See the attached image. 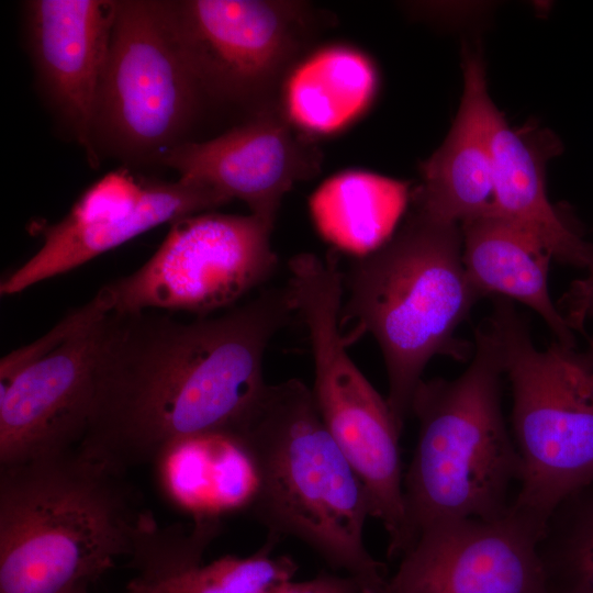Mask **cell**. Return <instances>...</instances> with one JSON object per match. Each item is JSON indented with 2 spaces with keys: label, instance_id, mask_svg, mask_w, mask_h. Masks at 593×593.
<instances>
[{
  "label": "cell",
  "instance_id": "obj_1",
  "mask_svg": "<svg viewBox=\"0 0 593 593\" xmlns=\"http://www.w3.org/2000/svg\"><path fill=\"white\" fill-rule=\"evenodd\" d=\"M293 312L283 287L192 322L149 310L104 314L91 413L78 449L127 473L154 465L179 441L234 434L267 385L266 349Z\"/></svg>",
  "mask_w": 593,
  "mask_h": 593
},
{
  "label": "cell",
  "instance_id": "obj_2",
  "mask_svg": "<svg viewBox=\"0 0 593 593\" xmlns=\"http://www.w3.org/2000/svg\"><path fill=\"white\" fill-rule=\"evenodd\" d=\"M149 512L126 473L74 448L0 466V593H67L132 556Z\"/></svg>",
  "mask_w": 593,
  "mask_h": 593
},
{
  "label": "cell",
  "instance_id": "obj_3",
  "mask_svg": "<svg viewBox=\"0 0 593 593\" xmlns=\"http://www.w3.org/2000/svg\"><path fill=\"white\" fill-rule=\"evenodd\" d=\"M250 458L257 489L248 508L269 538L292 536L362 593H379L387 567L363 542L370 514L366 490L324 424L312 391L300 380L267 384L232 434Z\"/></svg>",
  "mask_w": 593,
  "mask_h": 593
},
{
  "label": "cell",
  "instance_id": "obj_4",
  "mask_svg": "<svg viewBox=\"0 0 593 593\" xmlns=\"http://www.w3.org/2000/svg\"><path fill=\"white\" fill-rule=\"evenodd\" d=\"M344 287L342 335L347 345L363 334L379 344L387 402L402 430L428 361L471 351L456 331L481 298L465 269L460 224L413 209L383 246L351 264Z\"/></svg>",
  "mask_w": 593,
  "mask_h": 593
},
{
  "label": "cell",
  "instance_id": "obj_5",
  "mask_svg": "<svg viewBox=\"0 0 593 593\" xmlns=\"http://www.w3.org/2000/svg\"><path fill=\"white\" fill-rule=\"evenodd\" d=\"M503 374L499 338L486 322L475 332L465 372L418 384L411 405L418 438L403 478L410 549L439 524L508 512L522 460L502 412Z\"/></svg>",
  "mask_w": 593,
  "mask_h": 593
},
{
  "label": "cell",
  "instance_id": "obj_6",
  "mask_svg": "<svg viewBox=\"0 0 593 593\" xmlns=\"http://www.w3.org/2000/svg\"><path fill=\"white\" fill-rule=\"evenodd\" d=\"M490 324L513 393L522 479L511 511L542 533L557 506L593 482V356L552 340L538 350L512 301L495 296Z\"/></svg>",
  "mask_w": 593,
  "mask_h": 593
},
{
  "label": "cell",
  "instance_id": "obj_7",
  "mask_svg": "<svg viewBox=\"0 0 593 593\" xmlns=\"http://www.w3.org/2000/svg\"><path fill=\"white\" fill-rule=\"evenodd\" d=\"M208 99L177 36L168 1L115 0L91 126L99 160L160 163L189 142Z\"/></svg>",
  "mask_w": 593,
  "mask_h": 593
},
{
  "label": "cell",
  "instance_id": "obj_8",
  "mask_svg": "<svg viewBox=\"0 0 593 593\" xmlns=\"http://www.w3.org/2000/svg\"><path fill=\"white\" fill-rule=\"evenodd\" d=\"M295 313L306 325L313 361L312 395L318 413L361 481L370 514L389 536L388 557L410 549L404 506L399 428L387 399L347 353L340 331L343 276L326 265L299 269L290 283Z\"/></svg>",
  "mask_w": 593,
  "mask_h": 593
},
{
  "label": "cell",
  "instance_id": "obj_9",
  "mask_svg": "<svg viewBox=\"0 0 593 593\" xmlns=\"http://www.w3.org/2000/svg\"><path fill=\"white\" fill-rule=\"evenodd\" d=\"M184 55L208 99L248 116L279 104L282 82L321 20L286 0H167Z\"/></svg>",
  "mask_w": 593,
  "mask_h": 593
},
{
  "label": "cell",
  "instance_id": "obj_10",
  "mask_svg": "<svg viewBox=\"0 0 593 593\" xmlns=\"http://www.w3.org/2000/svg\"><path fill=\"white\" fill-rule=\"evenodd\" d=\"M170 225L141 268L98 291L108 313H210L264 284L277 268L273 226L254 214L203 212Z\"/></svg>",
  "mask_w": 593,
  "mask_h": 593
},
{
  "label": "cell",
  "instance_id": "obj_11",
  "mask_svg": "<svg viewBox=\"0 0 593 593\" xmlns=\"http://www.w3.org/2000/svg\"><path fill=\"white\" fill-rule=\"evenodd\" d=\"M231 200L195 181L147 179L126 168L92 183L57 223L41 226L42 246L0 283L12 295L75 269L164 223L210 212Z\"/></svg>",
  "mask_w": 593,
  "mask_h": 593
},
{
  "label": "cell",
  "instance_id": "obj_12",
  "mask_svg": "<svg viewBox=\"0 0 593 593\" xmlns=\"http://www.w3.org/2000/svg\"><path fill=\"white\" fill-rule=\"evenodd\" d=\"M542 534L511 508L439 524L421 534L379 593H549Z\"/></svg>",
  "mask_w": 593,
  "mask_h": 593
},
{
  "label": "cell",
  "instance_id": "obj_13",
  "mask_svg": "<svg viewBox=\"0 0 593 593\" xmlns=\"http://www.w3.org/2000/svg\"><path fill=\"white\" fill-rule=\"evenodd\" d=\"M180 179L206 184L273 226L284 194L321 171L322 152L299 132L280 105L248 116L213 138L186 142L159 163Z\"/></svg>",
  "mask_w": 593,
  "mask_h": 593
},
{
  "label": "cell",
  "instance_id": "obj_14",
  "mask_svg": "<svg viewBox=\"0 0 593 593\" xmlns=\"http://www.w3.org/2000/svg\"><path fill=\"white\" fill-rule=\"evenodd\" d=\"M103 315L0 387V466L79 446L91 413Z\"/></svg>",
  "mask_w": 593,
  "mask_h": 593
},
{
  "label": "cell",
  "instance_id": "obj_15",
  "mask_svg": "<svg viewBox=\"0 0 593 593\" xmlns=\"http://www.w3.org/2000/svg\"><path fill=\"white\" fill-rule=\"evenodd\" d=\"M23 8L27 49L42 96L57 122L96 165L91 126L114 1L32 0Z\"/></svg>",
  "mask_w": 593,
  "mask_h": 593
},
{
  "label": "cell",
  "instance_id": "obj_16",
  "mask_svg": "<svg viewBox=\"0 0 593 593\" xmlns=\"http://www.w3.org/2000/svg\"><path fill=\"white\" fill-rule=\"evenodd\" d=\"M493 200L490 212L541 243L553 259L593 275V245L555 208L546 190V164L561 152L559 139L537 126H510L492 102L488 111Z\"/></svg>",
  "mask_w": 593,
  "mask_h": 593
},
{
  "label": "cell",
  "instance_id": "obj_17",
  "mask_svg": "<svg viewBox=\"0 0 593 593\" xmlns=\"http://www.w3.org/2000/svg\"><path fill=\"white\" fill-rule=\"evenodd\" d=\"M463 94L444 143L419 165L421 186L413 209L444 222L463 221L490 211L492 159L488 137V93L482 57L463 49Z\"/></svg>",
  "mask_w": 593,
  "mask_h": 593
},
{
  "label": "cell",
  "instance_id": "obj_18",
  "mask_svg": "<svg viewBox=\"0 0 593 593\" xmlns=\"http://www.w3.org/2000/svg\"><path fill=\"white\" fill-rule=\"evenodd\" d=\"M462 260L480 295L516 300L540 315L555 340L575 347L573 331L548 291L552 255L535 237L488 211L460 224Z\"/></svg>",
  "mask_w": 593,
  "mask_h": 593
},
{
  "label": "cell",
  "instance_id": "obj_19",
  "mask_svg": "<svg viewBox=\"0 0 593 593\" xmlns=\"http://www.w3.org/2000/svg\"><path fill=\"white\" fill-rule=\"evenodd\" d=\"M379 75L361 49L343 43L307 52L286 76L279 105L307 137L335 134L365 114L373 102Z\"/></svg>",
  "mask_w": 593,
  "mask_h": 593
},
{
  "label": "cell",
  "instance_id": "obj_20",
  "mask_svg": "<svg viewBox=\"0 0 593 593\" xmlns=\"http://www.w3.org/2000/svg\"><path fill=\"white\" fill-rule=\"evenodd\" d=\"M164 494L195 518L248 508L257 477L240 443L228 434H208L179 441L154 463Z\"/></svg>",
  "mask_w": 593,
  "mask_h": 593
},
{
  "label": "cell",
  "instance_id": "obj_21",
  "mask_svg": "<svg viewBox=\"0 0 593 593\" xmlns=\"http://www.w3.org/2000/svg\"><path fill=\"white\" fill-rule=\"evenodd\" d=\"M409 200L407 182L349 169L321 183L310 198L309 209L325 240L359 258L394 235Z\"/></svg>",
  "mask_w": 593,
  "mask_h": 593
},
{
  "label": "cell",
  "instance_id": "obj_22",
  "mask_svg": "<svg viewBox=\"0 0 593 593\" xmlns=\"http://www.w3.org/2000/svg\"><path fill=\"white\" fill-rule=\"evenodd\" d=\"M538 551L549 593H593V482L557 506Z\"/></svg>",
  "mask_w": 593,
  "mask_h": 593
},
{
  "label": "cell",
  "instance_id": "obj_23",
  "mask_svg": "<svg viewBox=\"0 0 593 593\" xmlns=\"http://www.w3.org/2000/svg\"><path fill=\"white\" fill-rule=\"evenodd\" d=\"M275 542L269 538L249 557L224 556L149 586L127 588L126 593H270L298 571L289 556L270 555Z\"/></svg>",
  "mask_w": 593,
  "mask_h": 593
},
{
  "label": "cell",
  "instance_id": "obj_24",
  "mask_svg": "<svg viewBox=\"0 0 593 593\" xmlns=\"http://www.w3.org/2000/svg\"><path fill=\"white\" fill-rule=\"evenodd\" d=\"M108 313L102 298L97 293L86 304L67 313L52 329L33 343L12 350L0 361V387L9 383L22 369L43 358L78 329Z\"/></svg>",
  "mask_w": 593,
  "mask_h": 593
},
{
  "label": "cell",
  "instance_id": "obj_25",
  "mask_svg": "<svg viewBox=\"0 0 593 593\" xmlns=\"http://www.w3.org/2000/svg\"><path fill=\"white\" fill-rule=\"evenodd\" d=\"M559 311L572 331L585 332L584 324L593 318V275L573 282L562 298ZM589 351L593 356V338L589 339Z\"/></svg>",
  "mask_w": 593,
  "mask_h": 593
},
{
  "label": "cell",
  "instance_id": "obj_26",
  "mask_svg": "<svg viewBox=\"0 0 593 593\" xmlns=\"http://www.w3.org/2000/svg\"><path fill=\"white\" fill-rule=\"evenodd\" d=\"M270 593H362V589L359 582L348 574L343 577L321 573L305 581H286Z\"/></svg>",
  "mask_w": 593,
  "mask_h": 593
},
{
  "label": "cell",
  "instance_id": "obj_27",
  "mask_svg": "<svg viewBox=\"0 0 593 593\" xmlns=\"http://www.w3.org/2000/svg\"><path fill=\"white\" fill-rule=\"evenodd\" d=\"M67 593H89V592H88V586H79Z\"/></svg>",
  "mask_w": 593,
  "mask_h": 593
}]
</instances>
